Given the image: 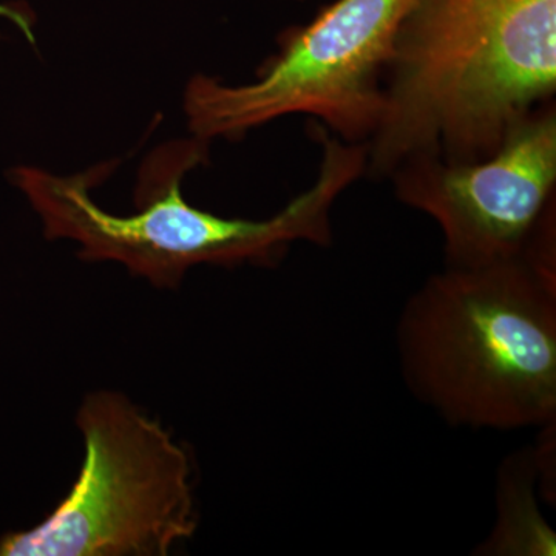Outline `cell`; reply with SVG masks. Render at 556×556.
<instances>
[{
  "label": "cell",
  "mask_w": 556,
  "mask_h": 556,
  "mask_svg": "<svg viewBox=\"0 0 556 556\" xmlns=\"http://www.w3.org/2000/svg\"><path fill=\"white\" fill-rule=\"evenodd\" d=\"M0 22L13 24L28 39V42L35 43V24L33 17L24 9L10 3H0Z\"/></svg>",
  "instance_id": "ba28073f"
},
{
  "label": "cell",
  "mask_w": 556,
  "mask_h": 556,
  "mask_svg": "<svg viewBox=\"0 0 556 556\" xmlns=\"http://www.w3.org/2000/svg\"><path fill=\"white\" fill-rule=\"evenodd\" d=\"M412 0H334L288 28L248 83L197 75L182 108L190 135L239 141L287 116H311L346 142L367 144L383 109L399 24Z\"/></svg>",
  "instance_id": "5b68a950"
},
{
  "label": "cell",
  "mask_w": 556,
  "mask_h": 556,
  "mask_svg": "<svg viewBox=\"0 0 556 556\" xmlns=\"http://www.w3.org/2000/svg\"><path fill=\"white\" fill-rule=\"evenodd\" d=\"M556 0H412L399 24L365 177L490 155L555 101Z\"/></svg>",
  "instance_id": "6da1fadb"
},
{
  "label": "cell",
  "mask_w": 556,
  "mask_h": 556,
  "mask_svg": "<svg viewBox=\"0 0 556 556\" xmlns=\"http://www.w3.org/2000/svg\"><path fill=\"white\" fill-rule=\"evenodd\" d=\"M535 482L533 452L504 463L497 485V521L479 554L555 555V533L538 510Z\"/></svg>",
  "instance_id": "52a82bcc"
},
{
  "label": "cell",
  "mask_w": 556,
  "mask_h": 556,
  "mask_svg": "<svg viewBox=\"0 0 556 556\" xmlns=\"http://www.w3.org/2000/svg\"><path fill=\"white\" fill-rule=\"evenodd\" d=\"M388 179L402 204L437 223L447 266L518 257L555 204V101L515 124L484 159L416 156Z\"/></svg>",
  "instance_id": "8992f818"
},
{
  "label": "cell",
  "mask_w": 556,
  "mask_h": 556,
  "mask_svg": "<svg viewBox=\"0 0 556 556\" xmlns=\"http://www.w3.org/2000/svg\"><path fill=\"white\" fill-rule=\"evenodd\" d=\"M320 161L313 185L265 219L229 218L190 204L182 179L207 163L204 139L160 146L142 161L135 212L112 214L91 195L101 174L60 175L14 166L9 179L42 223L50 240H68L87 262H115L159 288H177L200 265H269L299 241L328 247L331 214L340 195L367 172V146L346 142L313 127Z\"/></svg>",
  "instance_id": "7a4b0ae2"
},
{
  "label": "cell",
  "mask_w": 556,
  "mask_h": 556,
  "mask_svg": "<svg viewBox=\"0 0 556 556\" xmlns=\"http://www.w3.org/2000/svg\"><path fill=\"white\" fill-rule=\"evenodd\" d=\"M402 375L453 426L519 430L556 419V276L525 254L445 266L401 314Z\"/></svg>",
  "instance_id": "3957f363"
},
{
  "label": "cell",
  "mask_w": 556,
  "mask_h": 556,
  "mask_svg": "<svg viewBox=\"0 0 556 556\" xmlns=\"http://www.w3.org/2000/svg\"><path fill=\"white\" fill-rule=\"evenodd\" d=\"M76 422L78 481L38 526L0 538V556H166L195 533L192 464L169 431L116 391L89 394Z\"/></svg>",
  "instance_id": "277c9868"
}]
</instances>
